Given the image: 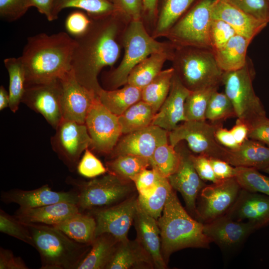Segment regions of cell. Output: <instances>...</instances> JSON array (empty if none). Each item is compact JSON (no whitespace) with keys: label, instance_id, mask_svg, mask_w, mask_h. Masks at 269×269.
I'll list each match as a JSON object with an SVG mask.
<instances>
[{"label":"cell","instance_id":"7dc6e473","mask_svg":"<svg viewBox=\"0 0 269 269\" xmlns=\"http://www.w3.org/2000/svg\"><path fill=\"white\" fill-rule=\"evenodd\" d=\"M247 13L269 23L268 0H226Z\"/></svg>","mask_w":269,"mask_h":269},{"label":"cell","instance_id":"ab89813d","mask_svg":"<svg viewBox=\"0 0 269 269\" xmlns=\"http://www.w3.org/2000/svg\"><path fill=\"white\" fill-rule=\"evenodd\" d=\"M149 160L151 168L160 175L167 178L177 168L180 154L176 148L168 142L158 146Z\"/></svg>","mask_w":269,"mask_h":269},{"label":"cell","instance_id":"8d00e7d4","mask_svg":"<svg viewBox=\"0 0 269 269\" xmlns=\"http://www.w3.org/2000/svg\"><path fill=\"white\" fill-rule=\"evenodd\" d=\"M174 73L172 67L162 70L141 90V100L149 104L156 113L168 95Z\"/></svg>","mask_w":269,"mask_h":269},{"label":"cell","instance_id":"ba28073f","mask_svg":"<svg viewBox=\"0 0 269 269\" xmlns=\"http://www.w3.org/2000/svg\"><path fill=\"white\" fill-rule=\"evenodd\" d=\"M77 196L79 211L85 212L111 206L130 197L134 190L132 182L108 172L88 181L69 179Z\"/></svg>","mask_w":269,"mask_h":269},{"label":"cell","instance_id":"f35d334b","mask_svg":"<svg viewBox=\"0 0 269 269\" xmlns=\"http://www.w3.org/2000/svg\"><path fill=\"white\" fill-rule=\"evenodd\" d=\"M75 7L86 11L91 18L107 15L116 12L109 0H55L53 12L54 20L65 8Z\"/></svg>","mask_w":269,"mask_h":269},{"label":"cell","instance_id":"52a82bcc","mask_svg":"<svg viewBox=\"0 0 269 269\" xmlns=\"http://www.w3.org/2000/svg\"><path fill=\"white\" fill-rule=\"evenodd\" d=\"M255 76L254 68L248 58L242 68L224 72L222 80L225 93L233 104L236 116L249 127L257 120L266 117L264 107L253 88Z\"/></svg>","mask_w":269,"mask_h":269},{"label":"cell","instance_id":"b9f144b4","mask_svg":"<svg viewBox=\"0 0 269 269\" xmlns=\"http://www.w3.org/2000/svg\"><path fill=\"white\" fill-rule=\"evenodd\" d=\"M236 167L235 179L242 189L259 192L269 196V177L261 174L258 169L248 167Z\"/></svg>","mask_w":269,"mask_h":269},{"label":"cell","instance_id":"74e56055","mask_svg":"<svg viewBox=\"0 0 269 269\" xmlns=\"http://www.w3.org/2000/svg\"><path fill=\"white\" fill-rule=\"evenodd\" d=\"M172 187L167 177L159 175L154 189L146 195H137L139 206L156 220L161 216Z\"/></svg>","mask_w":269,"mask_h":269},{"label":"cell","instance_id":"2e32d148","mask_svg":"<svg viewBox=\"0 0 269 269\" xmlns=\"http://www.w3.org/2000/svg\"><path fill=\"white\" fill-rule=\"evenodd\" d=\"M62 87L61 108L63 118L85 124L90 109L98 96L82 86L71 70L60 79Z\"/></svg>","mask_w":269,"mask_h":269},{"label":"cell","instance_id":"4dcf8cb0","mask_svg":"<svg viewBox=\"0 0 269 269\" xmlns=\"http://www.w3.org/2000/svg\"><path fill=\"white\" fill-rule=\"evenodd\" d=\"M52 226L80 243L91 245L95 238L96 221L88 212L79 211Z\"/></svg>","mask_w":269,"mask_h":269},{"label":"cell","instance_id":"9f6ffc18","mask_svg":"<svg viewBox=\"0 0 269 269\" xmlns=\"http://www.w3.org/2000/svg\"><path fill=\"white\" fill-rule=\"evenodd\" d=\"M213 171L219 180L234 178L236 175V167L221 159L209 157Z\"/></svg>","mask_w":269,"mask_h":269},{"label":"cell","instance_id":"277c9868","mask_svg":"<svg viewBox=\"0 0 269 269\" xmlns=\"http://www.w3.org/2000/svg\"><path fill=\"white\" fill-rule=\"evenodd\" d=\"M22 223L39 254L40 269H77L90 249L91 245L76 242L54 226Z\"/></svg>","mask_w":269,"mask_h":269},{"label":"cell","instance_id":"7c38bea8","mask_svg":"<svg viewBox=\"0 0 269 269\" xmlns=\"http://www.w3.org/2000/svg\"><path fill=\"white\" fill-rule=\"evenodd\" d=\"M51 138L53 150L70 170H74L92 139L85 124L63 118Z\"/></svg>","mask_w":269,"mask_h":269},{"label":"cell","instance_id":"91938a15","mask_svg":"<svg viewBox=\"0 0 269 269\" xmlns=\"http://www.w3.org/2000/svg\"><path fill=\"white\" fill-rule=\"evenodd\" d=\"M230 131L239 145L249 139V127L239 119L237 120L236 124Z\"/></svg>","mask_w":269,"mask_h":269},{"label":"cell","instance_id":"7bdbcfd3","mask_svg":"<svg viewBox=\"0 0 269 269\" xmlns=\"http://www.w3.org/2000/svg\"><path fill=\"white\" fill-rule=\"evenodd\" d=\"M236 117L233 104L225 93L218 90L212 93L207 106L206 120L218 123L230 118Z\"/></svg>","mask_w":269,"mask_h":269},{"label":"cell","instance_id":"94428289","mask_svg":"<svg viewBox=\"0 0 269 269\" xmlns=\"http://www.w3.org/2000/svg\"><path fill=\"white\" fill-rule=\"evenodd\" d=\"M159 0H142V17L149 20L156 19L158 13V3Z\"/></svg>","mask_w":269,"mask_h":269},{"label":"cell","instance_id":"bcb514c9","mask_svg":"<svg viewBox=\"0 0 269 269\" xmlns=\"http://www.w3.org/2000/svg\"><path fill=\"white\" fill-rule=\"evenodd\" d=\"M79 174L87 178H95L107 172L106 167L88 148L84 152L77 166Z\"/></svg>","mask_w":269,"mask_h":269},{"label":"cell","instance_id":"c3c4849f","mask_svg":"<svg viewBox=\"0 0 269 269\" xmlns=\"http://www.w3.org/2000/svg\"><path fill=\"white\" fill-rule=\"evenodd\" d=\"M31 7L29 0H0V16L12 22L21 17Z\"/></svg>","mask_w":269,"mask_h":269},{"label":"cell","instance_id":"9c48e42d","mask_svg":"<svg viewBox=\"0 0 269 269\" xmlns=\"http://www.w3.org/2000/svg\"><path fill=\"white\" fill-rule=\"evenodd\" d=\"M215 1L197 0L164 36L175 46H190L211 49L209 29Z\"/></svg>","mask_w":269,"mask_h":269},{"label":"cell","instance_id":"be15d7a7","mask_svg":"<svg viewBox=\"0 0 269 269\" xmlns=\"http://www.w3.org/2000/svg\"><path fill=\"white\" fill-rule=\"evenodd\" d=\"M265 172L269 174V166L262 170Z\"/></svg>","mask_w":269,"mask_h":269},{"label":"cell","instance_id":"f5cc1de1","mask_svg":"<svg viewBox=\"0 0 269 269\" xmlns=\"http://www.w3.org/2000/svg\"><path fill=\"white\" fill-rule=\"evenodd\" d=\"M190 157L197 173L202 180L212 183L219 181L215 175L209 157L191 153Z\"/></svg>","mask_w":269,"mask_h":269},{"label":"cell","instance_id":"836d02e7","mask_svg":"<svg viewBox=\"0 0 269 269\" xmlns=\"http://www.w3.org/2000/svg\"><path fill=\"white\" fill-rule=\"evenodd\" d=\"M149 166V159L132 154L120 155L106 163L108 172L132 182L142 171Z\"/></svg>","mask_w":269,"mask_h":269},{"label":"cell","instance_id":"f1b7e54d","mask_svg":"<svg viewBox=\"0 0 269 269\" xmlns=\"http://www.w3.org/2000/svg\"><path fill=\"white\" fill-rule=\"evenodd\" d=\"M174 49L154 53L142 60L130 73L127 84L142 90L162 71L165 61L171 60Z\"/></svg>","mask_w":269,"mask_h":269},{"label":"cell","instance_id":"cb8c5ba5","mask_svg":"<svg viewBox=\"0 0 269 269\" xmlns=\"http://www.w3.org/2000/svg\"><path fill=\"white\" fill-rule=\"evenodd\" d=\"M136 240L150 255L154 268L165 269L167 264L161 253L160 230L157 220L138 205L134 219Z\"/></svg>","mask_w":269,"mask_h":269},{"label":"cell","instance_id":"d6986e66","mask_svg":"<svg viewBox=\"0 0 269 269\" xmlns=\"http://www.w3.org/2000/svg\"><path fill=\"white\" fill-rule=\"evenodd\" d=\"M256 230L250 223L236 221L226 215L204 223L203 226L204 233L211 243L230 250L241 246Z\"/></svg>","mask_w":269,"mask_h":269},{"label":"cell","instance_id":"60d3db41","mask_svg":"<svg viewBox=\"0 0 269 269\" xmlns=\"http://www.w3.org/2000/svg\"><path fill=\"white\" fill-rule=\"evenodd\" d=\"M218 88L212 87L190 91L184 104L186 121H204L208 103L212 93Z\"/></svg>","mask_w":269,"mask_h":269},{"label":"cell","instance_id":"7402d4cb","mask_svg":"<svg viewBox=\"0 0 269 269\" xmlns=\"http://www.w3.org/2000/svg\"><path fill=\"white\" fill-rule=\"evenodd\" d=\"M212 19L222 20L230 25L237 34L253 40L269 22L258 19L226 0H215L211 11Z\"/></svg>","mask_w":269,"mask_h":269},{"label":"cell","instance_id":"30bf717a","mask_svg":"<svg viewBox=\"0 0 269 269\" xmlns=\"http://www.w3.org/2000/svg\"><path fill=\"white\" fill-rule=\"evenodd\" d=\"M220 126L206 120L184 121L168 132V142L175 147L184 140L193 152L223 160L228 148L220 144L215 136Z\"/></svg>","mask_w":269,"mask_h":269},{"label":"cell","instance_id":"83f0119b","mask_svg":"<svg viewBox=\"0 0 269 269\" xmlns=\"http://www.w3.org/2000/svg\"><path fill=\"white\" fill-rule=\"evenodd\" d=\"M252 40L236 34L222 47L213 51L216 61L224 72L240 69L246 64L247 50Z\"/></svg>","mask_w":269,"mask_h":269},{"label":"cell","instance_id":"e7e4bbea","mask_svg":"<svg viewBox=\"0 0 269 269\" xmlns=\"http://www.w3.org/2000/svg\"><path fill=\"white\" fill-rule=\"evenodd\" d=\"M268 1H269V0H268Z\"/></svg>","mask_w":269,"mask_h":269},{"label":"cell","instance_id":"11a10c76","mask_svg":"<svg viewBox=\"0 0 269 269\" xmlns=\"http://www.w3.org/2000/svg\"><path fill=\"white\" fill-rule=\"evenodd\" d=\"M23 260L15 257L11 251L0 248V269H28Z\"/></svg>","mask_w":269,"mask_h":269},{"label":"cell","instance_id":"3957f363","mask_svg":"<svg viewBox=\"0 0 269 269\" xmlns=\"http://www.w3.org/2000/svg\"><path fill=\"white\" fill-rule=\"evenodd\" d=\"M157 222L161 253L166 264L175 252L187 248H209L211 243L204 233V224L185 210L173 188Z\"/></svg>","mask_w":269,"mask_h":269},{"label":"cell","instance_id":"db71d44e","mask_svg":"<svg viewBox=\"0 0 269 269\" xmlns=\"http://www.w3.org/2000/svg\"><path fill=\"white\" fill-rule=\"evenodd\" d=\"M248 137L269 147V119L267 116L257 120L249 127Z\"/></svg>","mask_w":269,"mask_h":269},{"label":"cell","instance_id":"681fc988","mask_svg":"<svg viewBox=\"0 0 269 269\" xmlns=\"http://www.w3.org/2000/svg\"><path fill=\"white\" fill-rule=\"evenodd\" d=\"M114 6L116 12L127 20L142 19V0H109Z\"/></svg>","mask_w":269,"mask_h":269},{"label":"cell","instance_id":"603a6c76","mask_svg":"<svg viewBox=\"0 0 269 269\" xmlns=\"http://www.w3.org/2000/svg\"><path fill=\"white\" fill-rule=\"evenodd\" d=\"M190 92L174 73L168 95L155 115L151 125L169 132L176 128L178 123L186 121L184 104Z\"/></svg>","mask_w":269,"mask_h":269},{"label":"cell","instance_id":"f6af8a7d","mask_svg":"<svg viewBox=\"0 0 269 269\" xmlns=\"http://www.w3.org/2000/svg\"><path fill=\"white\" fill-rule=\"evenodd\" d=\"M236 34L234 29L226 22L212 18L209 29L211 50L215 51L219 49Z\"/></svg>","mask_w":269,"mask_h":269},{"label":"cell","instance_id":"816d5d0a","mask_svg":"<svg viewBox=\"0 0 269 269\" xmlns=\"http://www.w3.org/2000/svg\"><path fill=\"white\" fill-rule=\"evenodd\" d=\"M159 174L153 169H145L134 181L138 195H146L152 192L157 184Z\"/></svg>","mask_w":269,"mask_h":269},{"label":"cell","instance_id":"4fadbf2b","mask_svg":"<svg viewBox=\"0 0 269 269\" xmlns=\"http://www.w3.org/2000/svg\"><path fill=\"white\" fill-rule=\"evenodd\" d=\"M241 189L235 177L206 185L198 196L197 220L204 224L225 215L235 203Z\"/></svg>","mask_w":269,"mask_h":269},{"label":"cell","instance_id":"484cf974","mask_svg":"<svg viewBox=\"0 0 269 269\" xmlns=\"http://www.w3.org/2000/svg\"><path fill=\"white\" fill-rule=\"evenodd\" d=\"M152 258L138 241L119 242L106 269H151Z\"/></svg>","mask_w":269,"mask_h":269},{"label":"cell","instance_id":"6f0895ef","mask_svg":"<svg viewBox=\"0 0 269 269\" xmlns=\"http://www.w3.org/2000/svg\"><path fill=\"white\" fill-rule=\"evenodd\" d=\"M215 136L219 143L227 148L235 149L240 146L231 131L223 128L221 125L216 130Z\"/></svg>","mask_w":269,"mask_h":269},{"label":"cell","instance_id":"d4e9b609","mask_svg":"<svg viewBox=\"0 0 269 269\" xmlns=\"http://www.w3.org/2000/svg\"><path fill=\"white\" fill-rule=\"evenodd\" d=\"M78 212L76 204L61 202L36 208H19L14 216L23 223L54 226Z\"/></svg>","mask_w":269,"mask_h":269},{"label":"cell","instance_id":"4316f807","mask_svg":"<svg viewBox=\"0 0 269 269\" xmlns=\"http://www.w3.org/2000/svg\"><path fill=\"white\" fill-rule=\"evenodd\" d=\"M223 160L235 167L263 170L269 166V147L260 141L249 138L237 149L228 148Z\"/></svg>","mask_w":269,"mask_h":269},{"label":"cell","instance_id":"ffe728a7","mask_svg":"<svg viewBox=\"0 0 269 269\" xmlns=\"http://www.w3.org/2000/svg\"><path fill=\"white\" fill-rule=\"evenodd\" d=\"M238 221H246L256 230L269 225V196L241 189L234 204L225 214Z\"/></svg>","mask_w":269,"mask_h":269},{"label":"cell","instance_id":"d590c367","mask_svg":"<svg viewBox=\"0 0 269 269\" xmlns=\"http://www.w3.org/2000/svg\"><path fill=\"white\" fill-rule=\"evenodd\" d=\"M9 76V108L13 113L18 110L25 90V76L20 58L9 57L3 61Z\"/></svg>","mask_w":269,"mask_h":269},{"label":"cell","instance_id":"d6a6232c","mask_svg":"<svg viewBox=\"0 0 269 269\" xmlns=\"http://www.w3.org/2000/svg\"><path fill=\"white\" fill-rule=\"evenodd\" d=\"M197 0H162L152 36L154 38L159 36H164Z\"/></svg>","mask_w":269,"mask_h":269},{"label":"cell","instance_id":"f907efd6","mask_svg":"<svg viewBox=\"0 0 269 269\" xmlns=\"http://www.w3.org/2000/svg\"><path fill=\"white\" fill-rule=\"evenodd\" d=\"M91 23L89 16L80 11L70 13L65 20V28L69 34L74 38L83 35L88 29Z\"/></svg>","mask_w":269,"mask_h":269},{"label":"cell","instance_id":"9a60e30c","mask_svg":"<svg viewBox=\"0 0 269 269\" xmlns=\"http://www.w3.org/2000/svg\"><path fill=\"white\" fill-rule=\"evenodd\" d=\"M60 79L26 86L21 103L40 114L55 129L63 119Z\"/></svg>","mask_w":269,"mask_h":269},{"label":"cell","instance_id":"7a4b0ae2","mask_svg":"<svg viewBox=\"0 0 269 269\" xmlns=\"http://www.w3.org/2000/svg\"><path fill=\"white\" fill-rule=\"evenodd\" d=\"M75 38L65 32L40 33L28 37L20 57L25 86L60 79L72 70Z\"/></svg>","mask_w":269,"mask_h":269},{"label":"cell","instance_id":"6125c7cd","mask_svg":"<svg viewBox=\"0 0 269 269\" xmlns=\"http://www.w3.org/2000/svg\"><path fill=\"white\" fill-rule=\"evenodd\" d=\"M9 97L7 91L3 86L0 87V110L9 106Z\"/></svg>","mask_w":269,"mask_h":269},{"label":"cell","instance_id":"8992f818","mask_svg":"<svg viewBox=\"0 0 269 269\" xmlns=\"http://www.w3.org/2000/svg\"><path fill=\"white\" fill-rule=\"evenodd\" d=\"M122 39L124 48L123 58L116 68L106 74V90L118 89L127 84L132 69L151 54L175 47L170 42H160L151 36L146 30L142 19L130 21L124 30Z\"/></svg>","mask_w":269,"mask_h":269},{"label":"cell","instance_id":"e575fe53","mask_svg":"<svg viewBox=\"0 0 269 269\" xmlns=\"http://www.w3.org/2000/svg\"><path fill=\"white\" fill-rule=\"evenodd\" d=\"M155 114L153 108L142 100L133 104L118 116L123 134L151 125Z\"/></svg>","mask_w":269,"mask_h":269},{"label":"cell","instance_id":"5b68a950","mask_svg":"<svg viewBox=\"0 0 269 269\" xmlns=\"http://www.w3.org/2000/svg\"><path fill=\"white\" fill-rule=\"evenodd\" d=\"M171 61L175 74L190 91L218 88L222 84L224 72L211 49L175 46Z\"/></svg>","mask_w":269,"mask_h":269},{"label":"cell","instance_id":"ee69618b","mask_svg":"<svg viewBox=\"0 0 269 269\" xmlns=\"http://www.w3.org/2000/svg\"><path fill=\"white\" fill-rule=\"evenodd\" d=\"M0 231L33 246L31 235L24 224L15 216L0 209Z\"/></svg>","mask_w":269,"mask_h":269},{"label":"cell","instance_id":"6da1fadb","mask_svg":"<svg viewBox=\"0 0 269 269\" xmlns=\"http://www.w3.org/2000/svg\"><path fill=\"white\" fill-rule=\"evenodd\" d=\"M91 19L88 30L74 38L76 45L71 67L77 81L98 96L103 89L98 75L104 67L112 66L118 59L119 42L130 21L117 12Z\"/></svg>","mask_w":269,"mask_h":269},{"label":"cell","instance_id":"680465c9","mask_svg":"<svg viewBox=\"0 0 269 269\" xmlns=\"http://www.w3.org/2000/svg\"><path fill=\"white\" fill-rule=\"evenodd\" d=\"M55 0H29L31 7H35L50 21L54 20L53 12Z\"/></svg>","mask_w":269,"mask_h":269},{"label":"cell","instance_id":"1f68e13d","mask_svg":"<svg viewBox=\"0 0 269 269\" xmlns=\"http://www.w3.org/2000/svg\"><path fill=\"white\" fill-rule=\"evenodd\" d=\"M101 103L108 110L119 116L132 105L141 100V90L126 84L121 89H102L98 95Z\"/></svg>","mask_w":269,"mask_h":269},{"label":"cell","instance_id":"8fae6325","mask_svg":"<svg viewBox=\"0 0 269 269\" xmlns=\"http://www.w3.org/2000/svg\"><path fill=\"white\" fill-rule=\"evenodd\" d=\"M85 124L92 139L89 148L109 155L123 134L118 116L104 106L98 98L88 112Z\"/></svg>","mask_w":269,"mask_h":269},{"label":"cell","instance_id":"ac0fdd59","mask_svg":"<svg viewBox=\"0 0 269 269\" xmlns=\"http://www.w3.org/2000/svg\"><path fill=\"white\" fill-rule=\"evenodd\" d=\"M168 132L153 125L124 134L109 155L113 158L123 154H132L150 159L155 149L168 143Z\"/></svg>","mask_w":269,"mask_h":269},{"label":"cell","instance_id":"5bb4252c","mask_svg":"<svg viewBox=\"0 0 269 269\" xmlns=\"http://www.w3.org/2000/svg\"><path fill=\"white\" fill-rule=\"evenodd\" d=\"M137 207V196L133 195L115 205L89 211L96 221L95 237L107 233L119 242L128 240V234Z\"/></svg>","mask_w":269,"mask_h":269},{"label":"cell","instance_id":"44dd1931","mask_svg":"<svg viewBox=\"0 0 269 269\" xmlns=\"http://www.w3.org/2000/svg\"><path fill=\"white\" fill-rule=\"evenodd\" d=\"M1 201L5 204L15 203L21 208H33L61 202L77 203V196L73 190L70 191H55L47 184L31 190L19 189L2 191Z\"/></svg>","mask_w":269,"mask_h":269},{"label":"cell","instance_id":"f546056e","mask_svg":"<svg viewBox=\"0 0 269 269\" xmlns=\"http://www.w3.org/2000/svg\"><path fill=\"white\" fill-rule=\"evenodd\" d=\"M119 241L111 234L105 233L95 237L88 253L77 269H106Z\"/></svg>","mask_w":269,"mask_h":269},{"label":"cell","instance_id":"e0dca14e","mask_svg":"<svg viewBox=\"0 0 269 269\" xmlns=\"http://www.w3.org/2000/svg\"><path fill=\"white\" fill-rule=\"evenodd\" d=\"M178 143L175 146L180 154L176 170L167 178L173 189L180 193L188 210L197 219L196 200L206 185L197 173L190 157L191 152Z\"/></svg>","mask_w":269,"mask_h":269}]
</instances>
